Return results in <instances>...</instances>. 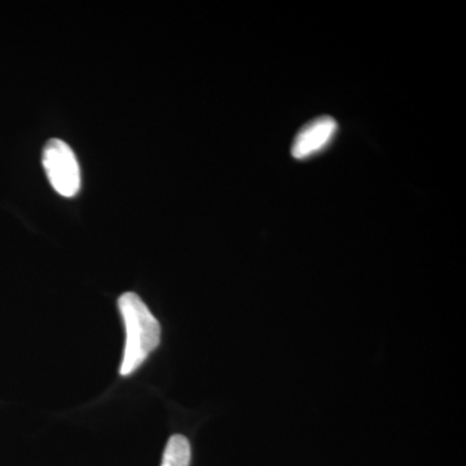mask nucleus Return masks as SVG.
I'll return each mask as SVG.
<instances>
[{
	"mask_svg": "<svg viewBox=\"0 0 466 466\" xmlns=\"http://www.w3.org/2000/svg\"><path fill=\"white\" fill-rule=\"evenodd\" d=\"M118 309L126 329L124 360L119 372L128 376L157 349L161 341V325L143 299L131 291L119 297Z\"/></svg>",
	"mask_w": 466,
	"mask_h": 466,
	"instance_id": "f257e3e1",
	"label": "nucleus"
},
{
	"mask_svg": "<svg viewBox=\"0 0 466 466\" xmlns=\"http://www.w3.org/2000/svg\"><path fill=\"white\" fill-rule=\"evenodd\" d=\"M42 164L55 192L66 198L78 195L81 167L69 144L61 139L48 140L43 149Z\"/></svg>",
	"mask_w": 466,
	"mask_h": 466,
	"instance_id": "f03ea898",
	"label": "nucleus"
},
{
	"mask_svg": "<svg viewBox=\"0 0 466 466\" xmlns=\"http://www.w3.org/2000/svg\"><path fill=\"white\" fill-rule=\"evenodd\" d=\"M339 124L332 116H319L300 128L291 144V156L299 161L309 159L323 152L333 142Z\"/></svg>",
	"mask_w": 466,
	"mask_h": 466,
	"instance_id": "7ed1b4c3",
	"label": "nucleus"
},
{
	"mask_svg": "<svg viewBox=\"0 0 466 466\" xmlns=\"http://www.w3.org/2000/svg\"><path fill=\"white\" fill-rule=\"evenodd\" d=\"M191 444L184 435L177 434L168 440L161 466H189Z\"/></svg>",
	"mask_w": 466,
	"mask_h": 466,
	"instance_id": "20e7f679",
	"label": "nucleus"
}]
</instances>
